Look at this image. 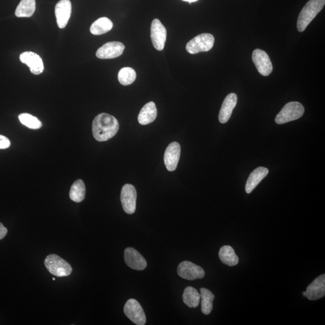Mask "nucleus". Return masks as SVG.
<instances>
[{
	"instance_id": "12",
	"label": "nucleus",
	"mask_w": 325,
	"mask_h": 325,
	"mask_svg": "<svg viewBox=\"0 0 325 325\" xmlns=\"http://www.w3.org/2000/svg\"><path fill=\"white\" fill-rule=\"evenodd\" d=\"M181 154V146L178 142H172L166 149L164 162L167 170L173 172L176 170Z\"/></svg>"
},
{
	"instance_id": "9",
	"label": "nucleus",
	"mask_w": 325,
	"mask_h": 325,
	"mask_svg": "<svg viewBox=\"0 0 325 325\" xmlns=\"http://www.w3.org/2000/svg\"><path fill=\"white\" fill-rule=\"evenodd\" d=\"M167 37V29L160 20L158 19L153 20L151 27V38L153 46L156 50L158 51L164 50Z\"/></svg>"
},
{
	"instance_id": "2",
	"label": "nucleus",
	"mask_w": 325,
	"mask_h": 325,
	"mask_svg": "<svg viewBox=\"0 0 325 325\" xmlns=\"http://www.w3.org/2000/svg\"><path fill=\"white\" fill-rule=\"evenodd\" d=\"M324 5L325 0H309L306 3L297 19V28L299 32L304 31L311 21L322 10Z\"/></svg>"
},
{
	"instance_id": "8",
	"label": "nucleus",
	"mask_w": 325,
	"mask_h": 325,
	"mask_svg": "<svg viewBox=\"0 0 325 325\" xmlns=\"http://www.w3.org/2000/svg\"><path fill=\"white\" fill-rule=\"evenodd\" d=\"M137 192L133 185L127 184L122 187L121 201L125 213L133 214L136 209Z\"/></svg>"
},
{
	"instance_id": "5",
	"label": "nucleus",
	"mask_w": 325,
	"mask_h": 325,
	"mask_svg": "<svg viewBox=\"0 0 325 325\" xmlns=\"http://www.w3.org/2000/svg\"><path fill=\"white\" fill-rule=\"evenodd\" d=\"M214 38L209 33H202L196 36L186 45V50L188 53L195 54L201 52H207L213 48Z\"/></svg>"
},
{
	"instance_id": "4",
	"label": "nucleus",
	"mask_w": 325,
	"mask_h": 325,
	"mask_svg": "<svg viewBox=\"0 0 325 325\" xmlns=\"http://www.w3.org/2000/svg\"><path fill=\"white\" fill-rule=\"evenodd\" d=\"M304 112V107L300 103L294 101L287 103L276 116V123L284 124L297 120L302 117Z\"/></svg>"
},
{
	"instance_id": "11",
	"label": "nucleus",
	"mask_w": 325,
	"mask_h": 325,
	"mask_svg": "<svg viewBox=\"0 0 325 325\" xmlns=\"http://www.w3.org/2000/svg\"><path fill=\"white\" fill-rule=\"evenodd\" d=\"M253 62L261 75L268 76L272 72L273 66L268 54L265 51L257 49L252 56Z\"/></svg>"
},
{
	"instance_id": "24",
	"label": "nucleus",
	"mask_w": 325,
	"mask_h": 325,
	"mask_svg": "<svg viewBox=\"0 0 325 325\" xmlns=\"http://www.w3.org/2000/svg\"><path fill=\"white\" fill-rule=\"evenodd\" d=\"M201 299V311L202 313L208 315L213 309V303L215 296L209 290L201 288L200 289Z\"/></svg>"
},
{
	"instance_id": "3",
	"label": "nucleus",
	"mask_w": 325,
	"mask_h": 325,
	"mask_svg": "<svg viewBox=\"0 0 325 325\" xmlns=\"http://www.w3.org/2000/svg\"><path fill=\"white\" fill-rule=\"evenodd\" d=\"M44 264L48 272L57 277H67L72 272L70 264L56 254H50L46 257Z\"/></svg>"
},
{
	"instance_id": "18",
	"label": "nucleus",
	"mask_w": 325,
	"mask_h": 325,
	"mask_svg": "<svg viewBox=\"0 0 325 325\" xmlns=\"http://www.w3.org/2000/svg\"><path fill=\"white\" fill-rule=\"evenodd\" d=\"M269 170L264 167H259L256 169L250 175L247 180L245 191L247 194H251L259 183L268 176Z\"/></svg>"
},
{
	"instance_id": "13",
	"label": "nucleus",
	"mask_w": 325,
	"mask_h": 325,
	"mask_svg": "<svg viewBox=\"0 0 325 325\" xmlns=\"http://www.w3.org/2000/svg\"><path fill=\"white\" fill-rule=\"evenodd\" d=\"M72 5L70 0H60L55 7V15H56L58 27L60 29H64L68 23L70 15H71Z\"/></svg>"
},
{
	"instance_id": "14",
	"label": "nucleus",
	"mask_w": 325,
	"mask_h": 325,
	"mask_svg": "<svg viewBox=\"0 0 325 325\" xmlns=\"http://www.w3.org/2000/svg\"><path fill=\"white\" fill-rule=\"evenodd\" d=\"M124 260L128 267L136 271H143L147 266L146 260L134 248H127L125 250Z\"/></svg>"
},
{
	"instance_id": "17",
	"label": "nucleus",
	"mask_w": 325,
	"mask_h": 325,
	"mask_svg": "<svg viewBox=\"0 0 325 325\" xmlns=\"http://www.w3.org/2000/svg\"><path fill=\"white\" fill-rule=\"evenodd\" d=\"M237 103V95L231 93L226 96L220 109L219 120L220 123L225 124L231 117L233 110L234 109Z\"/></svg>"
},
{
	"instance_id": "29",
	"label": "nucleus",
	"mask_w": 325,
	"mask_h": 325,
	"mask_svg": "<svg viewBox=\"0 0 325 325\" xmlns=\"http://www.w3.org/2000/svg\"><path fill=\"white\" fill-rule=\"evenodd\" d=\"M8 234V229L3 225V223L0 222V240L5 237L6 234Z\"/></svg>"
},
{
	"instance_id": "23",
	"label": "nucleus",
	"mask_w": 325,
	"mask_h": 325,
	"mask_svg": "<svg viewBox=\"0 0 325 325\" xmlns=\"http://www.w3.org/2000/svg\"><path fill=\"white\" fill-rule=\"evenodd\" d=\"M184 303L190 308H196L199 304L201 294L192 287H186L183 294Z\"/></svg>"
},
{
	"instance_id": "15",
	"label": "nucleus",
	"mask_w": 325,
	"mask_h": 325,
	"mask_svg": "<svg viewBox=\"0 0 325 325\" xmlns=\"http://www.w3.org/2000/svg\"><path fill=\"white\" fill-rule=\"evenodd\" d=\"M21 62L26 64L30 67V72L33 74L39 75L44 71V66L42 60L33 52L27 51L20 55Z\"/></svg>"
},
{
	"instance_id": "1",
	"label": "nucleus",
	"mask_w": 325,
	"mask_h": 325,
	"mask_svg": "<svg viewBox=\"0 0 325 325\" xmlns=\"http://www.w3.org/2000/svg\"><path fill=\"white\" fill-rule=\"evenodd\" d=\"M119 128L117 119L107 113H100L93 121V136L98 142H104L112 139L118 133Z\"/></svg>"
},
{
	"instance_id": "28",
	"label": "nucleus",
	"mask_w": 325,
	"mask_h": 325,
	"mask_svg": "<svg viewBox=\"0 0 325 325\" xmlns=\"http://www.w3.org/2000/svg\"><path fill=\"white\" fill-rule=\"evenodd\" d=\"M11 144V141L8 137L0 134V149L8 148Z\"/></svg>"
},
{
	"instance_id": "30",
	"label": "nucleus",
	"mask_w": 325,
	"mask_h": 325,
	"mask_svg": "<svg viewBox=\"0 0 325 325\" xmlns=\"http://www.w3.org/2000/svg\"><path fill=\"white\" fill-rule=\"evenodd\" d=\"M183 1L188 2L189 3V4H191L192 3H194V2H198V0H183Z\"/></svg>"
},
{
	"instance_id": "16",
	"label": "nucleus",
	"mask_w": 325,
	"mask_h": 325,
	"mask_svg": "<svg viewBox=\"0 0 325 325\" xmlns=\"http://www.w3.org/2000/svg\"><path fill=\"white\" fill-rule=\"evenodd\" d=\"M325 295V275H321L309 284L305 291V296L309 300H318Z\"/></svg>"
},
{
	"instance_id": "10",
	"label": "nucleus",
	"mask_w": 325,
	"mask_h": 325,
	"mask_svg": "<svg viewBox=\"0 0 325 325\" xmlns=\"http://www.w3.org/2000/svg\"><path fill=\"white\" fill-rule=\"evenodd\" d=\"M125 46L119 42H110L98 49L96 56L101 59H114L124 53Z\"/></svg>"
},
{
	"instance_id": "21",
	"label": "nucleus",
	"mask_w": 325,
	"mask_h": 325,
	"mask_svg": "<svg viewBox=\"0 0 325 325\" xmlns=\"http://www.w3.org/2000/svg\"><path fill=\"white\" fill-rule=\"evenodd\" d=\"M36 10V0H21L15 11L17 17H31Z\"/></svg>"
},
{
	"instance_id": "25",
	"label": "nucleus",
	"mask_w": 325,
	"mask_h": 325,
	"mask_svg": "<svg viewBox=\"0 0 325 325\" xmlns=\"http://www.w3.org/2000/svg\"><path fill=\"white\" fill-rule=\"evenodd\" d=\"M86 195V187L84 181L78 180L75 181L70 188L69 197L75 202H81L84 200Z\"/></svg>"
},
{
	"instance_id": "27",
	"label": "nucleus",
	"mask_w": 325,
	"mask_h": 325,
	"mask_svg": "<svg viewBox=\"0 0 325 325\" xmlns=\"http://www.w3.org/2000/svg\"><path fill=\"white\" fill-rule=\"evenodd\" d=\"M18 118L22 124L31 129H39L42 126V122L38 118L29 113H22Z\"/></svg>"
},
{
	"instance_id": "7",
	"label": "nucleus",
	"mask_w": 325,
	"mask_h": 325,
	"mask_svg": "<svg viewBox=\"0 0 325 325\" xmlns=\"http://www.w3.org/2000/svg\"><path fill=\"white\" fill-rule=\"evenodd\" d=\"M177 273L181 278L191 281L203 278L205 276L204 270L201 267L189 261H185L180 264Z\"/></svg>"
},
{
	"instance_id": "26",
	"label": "nucleus",
	"mask_w": 325,
	"mask_h": 325,
	"mask_svg": "<svg viewBox=\"0 0 325 325\" xmlns=\"http://www.w3.org/2000/svg\"><path fill=\"white\" fill-rule=\"evenodd\" d=\"M136 78V73L134 69L130 67H125L122 68L118 73V80L122 85H131Z\"/></svg>"
},
{
	"instance_id": "19",
	"label": "nucleus",
	"mask_w": 325,
	"mask_h": 325,
	"mask_svg": "<svg viewBox=\"0 0 325 325\" xmlns=\"http://www.w3.org/2000/svg\"><path fill=\"white\" fill-rule=\"evenodd\" d=\"M157 116V110L154 102H149L145 104L141 109L138 121L141 125H145L152 123L155 120Z\"/></svg>"
},
{
	"instance_id": "31",
	"label": "nucleus",
	"mask_w": 325,
	"mask_h": 325,
	"mask_svg": "<svg viewBox=\"0 0 325 325\" xmlns=\"http://www.w3.org/2000/svg\"><path fill=\"white\" fill-rule=\"evenodd\" d=\"M53 281H55V280H55V278H53Z\"/></svg>"
},
{
	"instance_id": "6",
	"label": "nucleus",
	"mask_w": 325,
	"mask_h": 325,
	"mask_svg": "<svg viewBox=\"0 0 325 325\" xmlns=\"http://www.w3.org/2000/svg\"><path fill=\"white\" fill-rule=\"evenodd\" d=\"M124 312L125 315L134 323L137 325H144L146 323L145 312L136 299H130L127 300L124 306Z\"/></svg>"
},
{
	"instance_id": "20",
	"label": "nucleus",
	"mask_w": 325,
	"mask_h": 325,
	"mask_svg": "<svg viewBox=\"0 0 325 325\" xmlns=\"http://www.w3.org/2000/svg\"><path fill=\"white\" fill-rule=\"evenodd\" d=\"M219 257L223 264L229 266H236L239 262L238 257L236 255L234 249L228 245L220 248Z\"/></svg>"
},
{
	"instance_id": "22",
	"label": "nucleus",
	"mask_w": 325,
	"mask_h": 325,
	"mask_svg": "<svg viewBox=\"0 0 325 325\" xmlns=\"http://www.w3.org/2000/svg\"><path fill=\"white\" fill-rule=\"evenodd\" d=\"M112 21L106 17L100 18L92 24L90 31L94 35H101L106 33L113 28Z\"/></svg>"
}]
</instances>
